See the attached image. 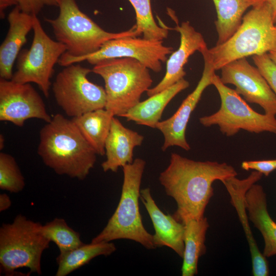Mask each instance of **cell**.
I'll list each match as a JSON object with an SVG mask.
<instances>
[{
  "label": "cell",
  "mask_w": 276,
  "mask_h": 276,
  "mask_svg": "<svg viewBox=\"0 0 276 276\" xmlns=\"http://www.w3.org/2000/svg\"><path fill=\"white\" fill-rule=\"evenodd\" d=\"M232 165L213 161H196L171 154L169 164L158 180L166 194L174 199L177 210L173 217L180 222L185 218L200 219L214 195L213 183L236 176Z\"/></svg>",
  "instance_id": "1"
},
{
  "label": "cell",
  "mask_w": 276,
  "mask_h": 276,
  "mask_svg": "<svg viewBox=\"0 0 276 276\" xmlns=\"http://www.w3.org/2000/svg\"><path fill=\"white\" fill-rule=\"evenodd\" d=\"M37 153L57 174L79 180L88 176L97 155L72 119L60 113L40 129Z\"/></svg>",
  "instance_id": "2"
},
{
  "label": "cell",
  "mask_w": 276,
  "mask_h": 276,
  "mask_svg": "<svg viewBox=\"0 0 276 276\" xmlns=\"http://www.w3.org/2000/svg\"><path fill=\"white\" fill-rule=\"evenodd\" d=\"M274 24L272 8L266 0L254 6L229 39L208 49L215 71L234 60L276 49Z\"/></svg>",
  "instance_id": "3"
},
{
  "label": "cell",
  "mask_w": 276,
  "mask_h": 276,
  "mask_svg": "<svg viewBox=\"0 0 276 276\" xmlns=\"http://www.w3.org/2000/svg\"><path fill=\"white\" fill-rule=\"evenodd\" d=\"M145 166L143 159L136 158L122 168L123 182L118 205L106 226L91 243L128 239L148 249L156 248L153 235L145 228L140 212V188Z\"/></svg>",
  "instance_id": "4"
},
{
  "label": "cell",
  "mask_w": 276,
  "mask_h": 276,
  "mask_svg": "<svg viewBox=\"0 0 276 276\" xmlns=\"http://www.w3.org/2000/svg\"><path fill=\"white\" fill-rule=\"evenodd\" d=\"M92 72L103 78L106 95L105 108L115 117H122L139 103L153 82L149 69L132 58L101 60L94 65Z\"/></svg>",
  "instance_id": "5"
},
{
  "label": "cell",
  "mask_w": 276,
  "mask_h": 276,
  "mask_svg": "<svg viewBox=\"0 0 276 276\" xmlns=\"http://www.w3.org/2000/svg\"><path fill=\"white\" fill-rule=\"evenodd\" d=\"M59 15L45 18L57 41L64 44L66 54L80 57L98 51L107 41L126 36H138L134 25L129 30L112 33L102 29L79 8L75 0H60Z\"/></svg>",
  "instance_id": "6"
},
{
  "label": "cell",
  "mask_w": 276,
  "mask_h": 276,
  "mask_svg": "<svg viewBox=\"0 0 276 276\" xmlns=\"http://www.w3.org/2000/svg\"><path fill=\"white\" fill-rule=\"evenodd\" d=\"M41 224L21 214L11 223L0 227L1 272L8 275L19 273L16 270L26 267L30 272L41 274V259L50 241L41 233Z\"/></svg>",
  "instance_id": "7"
},
{
  "label": "cell",
  "mask_w": 276,
  "mask_h": 276,
  "mask_svg": "<svg viewBox=\"0 0 276 276\" xmlns=\"http://www.w3.org/2000/svg\"><path fill=\"white\" fill-rule=\"evenodd\" d=\"M211 83L219 94L220 107L216 112L199 119L202 126L216 125L227 136L235 135L241 130L257 134L264 132L276 134L275 116L254 110L235 89L223 84L215 73Z\"/></svg>",
  "instance_id": "8"
},
{
  "label": "cell",
  "mask_w": 276,
  "mask_h": 276,
  "mask_svg": "<svg viewBox=\"0 0 276 276\" xmlns=\"http://www.w3.org/2000/svg\"><path fill=\"white\" fill-rule=\"evenodd\" d=\"M34 36L28 50L17 57V70L12 80L20 83L37 84L48 98L54 67L66 51L65 45L52 39L45 32L37 15H34Z\"/></svg>",
  "instance_id": "9"
},
{
  "label": "cell",
  "mask_w": 276,
  "mask_h": 276,
  "mask_svg": "<svg viewBox=\"0 0 276 276\" xmlns=\"http://www.w3.org/2000/svg\"><path fill=\"white\" fill-rule=\"evenodd\" d=\"M57 75L52 89L58 106L72 118L105 108V88L90 82L87 75L92 70L79 64H71Z\"/></svg>",
  "instance_id": "10"
},
{
  "label": "cell",
  "mask_w": 276,
  "mask_h": 276,
  "mask_svg": "<svg viewBox=\"0 0 276 276\" xmlns=\"http://www.w3.org/2000/svg\"><path fill=\"white\" fill-rule=\"evenodd\" d=\"M173 52L171 47L163 44V40H150L135 36H126L105 42L97 51L80 57H73L64 53L58 64L66 66L86 60L95 65L99 61L114 58L135 59L155 73L161 71L162 62Z\"/></svg>",
  "instance_id": "11"
},
{
  "label": "cell",
  "mask_w": 276,
  "mask_h": 276,
  "mask_svg": "<svg viewBox=\"0 0 276 276\" xmlns=\"http://www.w3.org/2000/svg\"><path fill=\"white\" fill-rule=\"evenodd\" d=\"M40 95L30 83H20L0 79V121L22 127L26 120L38 119L50 122Z\"/></svg>",
  "instance_id": "12"
},
{
  "label": "cell",
  "mask_w": 276,
  "mask_h": 276,
  "mask_svg": "<svg viewBox=\"0 0 276 276\" xmlns=\"http://www.w3.org/2000/svg\"><path fill=\"white\" fill-rule=\"evenodd\" d=\"M220 77L224 84H233L245 100L261 106L265 113L276 116V96L259 69L245 58L224 65Z\"/></svg>",
  "instance_id": "13"
},
{
  "label": "cell",
  "mask_w": 276,
  "mask_h": 276,
  "mask_svg": "<svg viewBox=\"0 0 276 276\" xmlns=\"http://www.w3.org/2000/svg\"><path fill=\"white\" fill-rule=\"evenodd\" d=\"M208 48L201 53L204 60V68L201 77L196 87L182 101L176 111L167 119L159 121L156 128L163 134V151L169 147L177 146L186 151L191 147L186 137V131L188 122L193 110L200 101L203 92L211 85L212 78L215 74L214 69L208 55Z\"/></svg>",
  "instance_id": "14"
},
{
  "label": "cell",
  "mask_w": 276,
  "mask_h": 276,
  "mask_svg": "<svg viewBox=\"0 0 276 276\" xmlns=\"http://www.w3.org/2000/svg\"><path fill=\"white\" fill-rule=\"evenodd\" d=\"M180 34L178 49L173 52L167 60L166 71L162 80L147 91L148 97L156 94L183 79L186 73L184 66L189 57L195 52L201 53L208 49L202 34L195 30L189 21L177 25L173 29Z\"/></svg>",
  "instance_id": "15"
},
{
  "label": "cell",
  "mask_w": 276,
  "mask_h": 276,
  "mask_svg": "<svg viewBox=\"0 0 276 276\" xmlns=\"http://www.w3.org/2000/svg\"><path fill=\"white\" fill-rule=\"evenodd\" d=\"M140 199L154 228L155 233L153 236L156 247H168L182 258L185 248L183 224L177 220L173 215L165 214L160 210L152 196L150 188L141 190Z\"/></svg>",
  "instance_id": "16"
},
{
  "label": "cell",
  "mask_w": 276,
  "mask_h": 276,
  "mask_svg": "<svg viewBox=\"0 0 276 276\" xmlns=\"http://www.w3.org/2000/svg\"><path fill=\"white\" fill-rule=\"evenodd\" d=\"M144 139L143 135L125 127L113 117L105 143L106 158L101 164L103 171L117 172L119 168L131 164L134 149L142 144Z\"/></svg>",
  "instance_id": "17"
},
{
  "label": "cell",
  "mask_w": 276,
  "mask_h": 276,
  "mask_svg": "<svg viewBox=\"0 0 276 276\" xmlns=\"http://www.w3.org/2000/svg\"><path fill=\"white\" fill-rule=\"evenodd\" d=\"M34 15L25 13L16 6L9 13V30L0 47V77H13L12 68L21 48L26 43L29 32L33 28Z\"/></svg>",
  "instance_id": "18"
},
{
  "label": "cell",
  "mask_w": 276,
  "mask_h": 276,
  "mask_svg": "<svg viewBox=\"0 0 276 276\" xmlns=\"http://www.w3.org/2000/svg\"><path fill=\"white\" fill-rule=\"evenodd\" d=\"M244 202L248 219L263 237V255L266 258L276 255V223L268 213L266 194L263 187L253 184L246 191Z\"/></svg>",
  "instance_id": "19"
},
{
  "label": "cell",
  "mask_w": 276,
  "mask_h": 276,
  "mask_svg": "<svg viewBox=\"0 0 276 276\" xmlns=\"http://www.w3.org/2000/svg\"><path fill=\"white\" fill-rule=\"evenodd\" d=\"M189 85V82L183 78L169 87L140 101L122 117L138 125L156 128L168 103Z\"/></svg>",
  "instance_id": "20"
},
{
  "label": "cell",
  "mask_w": 276,
  "mask_h": 276,
  "mask_svg": "<svg viewBox=\"0 0 276 276\" xmlns=\"http://www.w3.org/2000/svg\"><path fill=\"white\" fill-rule=\"evenodd\" d=\"M183 224L184 252L181 267L182 276H194L198 273L199 258L206 251L205 236L209 227L208 219L185 218L180 221Z\"/></svg>",
  "instance_id": "21"
},
{
  "label": "cell",
  "mask_w": 276,
  "mask_h": 276,
  "mask_svg": "<svg viewBox=\"0 0 276 276\" xmlns=\"http://www.w3.org/2000/svg\"><path fill=\"white\" fill-rule=\"evenodd\" d=\"M113 117L106 109L101 108L72 118V120L97 155L103 156Z\"/></svg>",
  "instance_id": "22"
},
{
  "label": "cell",
  "mask_w": 276,
  "mask_h": 276,
  "mask_svg": "<svg viewBox=\"0 0 276 276\" xmlns=\"http://www.w3.org/2000/svg\"><path fill=\"white\" fill-rule=\"evenodd\" d=\"M265 0H213L217 12L215 26L218 33L216 45L229 39L242 24L243 15L250 7Z\"/></svg>",
  "instance_id": "23"
},
{
  "label": "cell",
  "mask_w": 276,
  "mask_h": 276,
  "mask_svg": "<svg viewBox=\"0 0 276 276\" xmlns=\"http://www.w3.org/2000/svg\"><path fill=\"white\" fill-rule=\"evenodd\" d=\"M117 248L112 242L84 243L81 246L56 258L58 269L56 276H65L88 264L93 259L99 256H108Z\"/></svg>",
  "instance_id": "24"
},
{
  "label": "cell",
  "mask_w": 276,
  "mask_h": 276,
  "mask_svg": "<svg viewBox=\"0 0 276 276\" xmlns=\"http://www.w3.org/2000/svg\"><path fill=\"white\" fill-rule=\"evenodd\" d=\"M40 232L50 242L58 247L60 255L72 250L83 245L80 234L74 230L61 218H55L41 225Z\"/></svg>",
  "instance_id": "25"
},
{
  "label": "cell",
  "mask_w": 276,
  "mask_h": 276,
  "mask_svg": "<svg viewBox=\"0 0 276 276\" xmlns=\"http://www.w3.org/2000/svg\"><path fill=\"white\" fill-rule=\"evenodd\" d=\"M136 15L135 30L138 36L150 40H163L168 35V27L158 26L153 16L150 0H128Z\"/></svg>",
  "instance_id": "26"
},
{
  "label": "cell",
  "mask_w": 276,
  "mask_h": 276,
  "mask_svg": "<svg viewBox=\"0 0 276 276\" xmlns=\"http://www.w3.org/2000/svg\"><path fill=\"white\" fill-rule=\"evenodd\" d=\"M25 186V178L15 159L9 154L1 152L0 189L16 193L21 191Z\"/></svg>",
  "instance_id": "27"
},
{
  "label": "cell",
  "mask_w": 276,
  "mask_h": 276,
  "mask_svg": "<svg viewBox=\"0 0 276 276\" xmlns=\"http://www.w3.org/2000/svg\"><path fill=\"white\" fill-rule=\"evenodd\" d=\"M252 59L276 96V65L267 53L252 56Z\"/></svg>",
  "instance_id": "28"
},
{
  "label": "cell",
  "mask_w": 276,
  "mask_h": 276,
  "mask_svg": "<svg viewBox=\"0 0 276 276\" xmlns=\"http://www.w3.org/2000/svg\"><path fill=\"white\" fill-rule=\"evenodd\" d=\"M21 11L37 15L45 6L58 7L60 0H15Z\"/></svg>",
  "instance_id": "29"
},
{
  "label": "cell",
  "mask_w": 276,
  "mask_h": 276,
  "mask_svg": "<svg viewBox=\"0 0 276 276\" xmlns=\"http://www.w3.org/2000/svg\"><path fill=\"white\" fill-rule=\"evenodd\" d=\"M241 166L243 170L246 171L249 170L256 171L268 176L276 170V159L243 161Z\"/></svg>",
  "instance_id": "30"
},
{
  "label": "cell",
  "mask_w": 276,
  "mask_h": 276,
  "mask_svg": "<svg viewBox=\"0 0 276 276\" xmlns=\"http://www.w3.org/2000/svg\"><path fill=\"white\" fill-rule=\"evenodd\" d=\"M11 205L10 197L6 193L0 194V212L8 209Z\"/></svg>",
  "instance_id": "31"
},
{
  "label": "cell",
  "mask_w": 276,
  "mask_h": 276,
  "mask_svg": "<svg viewBox=\"0 0 276 276\" xmlns=\"http://www.w3.org/2000/svg\"><path fill=\"white\" fill-rule=\"evenodd\" d=\"M12 5H17L15 0H0V16L1 19L5 17L4 11L9 7Z\"/></svg>",
  "instance_id": "32"
},
{
  "label": "cell",
  "mask_w": 276,
  "mask_h": 276,
  "mask_svg": "<svg viewBox=\"0 0 276 276\" xmlns=\"http://www.w3.org/2000/svg\"><path fill=\"white\" fill-rule=\"evenodd\" d=\"M270 5L273 13V18L274 23H276V0H266Z\"/></svg>",
  "instance_id": "33"
},
{
  "label": "cell",
  "mask_w": 276,
  "mask_h": 276,
  "mask_svg": "<svg viewBox=\"0 0 276 276\" xmlns=\"http://www.w3.org/2000/svg\"><path fill=\"white\" fill-rule=\"evenodd\" d=\"M267 54L270 59L276 65V49L269 52Z\"/></svg>",
  "instance_id": "34"
},
{
  "label": "cell",
  "mask_w": 276,
  "mask_h": 276,
  "mask_svg": "<svg viewBox=\"0 0 276 276\" xmlns=\"http://www.w3.org/2000/svg\"><path fill=\"white\" fill-rule=\"evenodd\" d=\"M5 139L3 134L0 135V149L2 150L4 147Z\"/></svg>",
  "instance_id": "35"
},
{
  "label": "cell",
  "mask_w": 276,
  "mask_h": 276,
  "mask_svg": "<svg viewBox=\"0 0 276 276\" xmlns=\"http://www.w3.org/2000/svg\"><path fill=\"white\" fill-rule=\"evenodd\" d=\"M275 29H276V25L275 26Z\"/></svg>",
  "instance_id": "36"
}]
</instances>
